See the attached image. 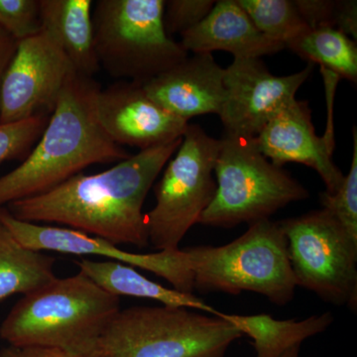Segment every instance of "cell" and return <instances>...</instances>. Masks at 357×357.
<instances>
[{"mask_svg": "<svg viewBox=\"0 0 357 357\" xmlns=\"http://www.w3.org/2000/svg\"><path fill=\"white\" fill-rule=\"evenodd\" d=\"M121 310L119 297L81 272L57 277L23 295L2 321L0 337L13 347L98 354L100 338Z\"/></svg>", "mask_w": 357, "mask_h": 357, "instance_id": "277c9868", "label": "cell"}, {"mask_svg": "<svg viewBox=\"0 0 357 357\" xmlns=\"http://www.w3.org/2000/svg\"><path fill=\"white\" fill-rule=\"evenodd\" d=\"M169 283L178 292H252L278 306L293 300L297 288L287 239L279 222L261 220L222 246L199 245L171 253Z\"/></svg>", "mask_w": 357, "mask_h": 357, "instance_id": "3957f363", "label": "cell"}, {"mask_svg": "<svg viewBox=\"0 0 357 357\" xmlns=\"http://www.w3.org/2000/svg\"><path fill=\"white\" fill-rule=\"evenodd\" d=\"M282 357H300V347H295L289 349Z\"/></svg>", "mask_w": 357, "mask_h": 357, "instance_id": "f546056e", "label": "cell"}, {"mask_svg": "<svg viewBox=\"0 0 357 357\" xmlns=\"http://www.w3.org/2000/svg\"><path fill=\"white\" fill-rule=\"evenodd\" d=\"M96 114L107 136L119 146L139 151L181 139L189 122L154 102L142 84L121 81L96 96Z\"/></svg>", "mask_w": 357, "mask_h": 357, "instance_id": "7c38bea8", "label": "cell"}, {"mask_svg": "<svg viewBox=\"0 0 357 357\" xmlns=\"http://www.w3.org/2000/svg\"><path fill=\"white\" fill-rule=\"evenodd\" d=\"M268 39L287 47L311 28L292 0H237Z\"/></svg>", "mask_w": 357, "mask_h": 357, "instance_id": "44dd1931", "label": "cell"}, {"mask_svg": "<svg viewBox=\"0 0 357 357\" xmlns=\"http://www.w3.org/2000/svg\"><path fill=\"white\" fill-rule=\"evenodd\" d=\"M75 74L74 66L46 32L18 41L0 86V123L51 115Z\"/></svg>", "mask_w": 357, "mask_h": 357, "instance_id": "30bf717a", "label": "cell"}, {"mask_svg": "<svg viewBox=\"0 0 357 357\" xmlns=\"http://www.w3.org/2000/svg\"><path fill=\"white\" fill-rule=\"evenodd\" d=\"M211 0H169L164 7V26L169 36L187 32L202 22L211 13Z\"/></svg>", "mask_w": 357, "mask_h": 357, "instance_id": "d4e9b609", "label": "cell"}, {"mask_svg": "<svg viewBox=\"0 0 357 357\" xmlns=\"http://www.w3.org/2000/svg\"><path fill=\"white\" fill-rule=\"evenodd\" d=\"M55 259L28 248L0 220V301L43 287L57 278Z\"/></svg>", "mask_w": 357, "mask_h": 357, "instance_id": "d6986e66", "label": "cell"}, {"mask_svg": "<svg viewBox=\"0 0 357 357\" xmlns=\"http://www.w3.org/2000/svg\"><path fill=\"white\" fill-rule=\"evenodd\" d=\"M335 28L345 33L347 36L351 35L356 39L357 10L356 1H338Z\"/></svg>", "mask_w": 357, "mask_h": 357, "instance_id": "83f0119b", "label": "cell"}, {"mask_svg": "<svg viewBox=\"0 0 357 357\" xmlns=\"http://www.w3.org/2000/svg\"><path fill=\"white\" fill-rule=\"evenodd\" d=\"M182 138L130 155L103 172L77 174L51 191L6 208L22 222L58 223L116 245L147 248L143 204Z\"/></svg>", "mask_w": 357, "mask_h": 357, "instance_id": "6da1fadb", "label": "cell"}, {"mask_svg": "<svg viewBox=\"0 0 357 357\" xmlns=\"http://www.w3.org/2000/svg\"><path fill=\"white\" fill-rule=\"evenodd\" d=\"M220 148V139L201 126H188L180 147L155 185L156 204L146 213L149 244L156 250H177L210 206L217 191L213 170Z\"/></svg>", "mask_w": 357, "mask_h": 357, "instance_id": "ba28073f", "label": "cell"}, {"mask_svg": "<svg viewBox=\"0 0 357 357\" xmlns=\"http://www.w3.org/2000/svg\"><path fill=\"white\" fill-rule=\"evenodd\" d=\"M50 115L38 114L24 121L0 123V164L24 160L41 137Z\"/></svg>", "mask_w": 357, "mask_h": 357, "instance_id": "603a6c76", "label": "cell"}, {"mask_svg": "<svg viewBox=\"0 0 357 357\" xmlns=\"http://www.w3.org/2000/svg\"><path fill=\"white\" fill-rule=\"evenodd\" d=\"M0 27L16 41L38 34L39 0H0Z\"/></svg>", "mask_w": 357, "mask_h": 357, "instance_id": "cb8c5ba5", "label": "cell"}, {"mask_svg": "<svg viewBox=\"0 0 357 357\" xmlns=\"http://www.w3.org/2000/svg\"><path fill=\"white\" fill-rule=\"evenodd\" d=\"M100 89L93 77L77 73L70 77L31 152L0 177V208L51 191L89 166L130 156L100 126L96 114Z\"/></svg>", "mask_w": 357, "mask_h": 357, "instance_id": "7a4b0ae2", "label": "cell"}, {"mask_svg": "<svg viewBox=\"0 0 357 357\" xmlns=\"http://www.w3.org/2000/svg\"><path fill=\"white\" fill-rule=\"evenodd\" d=\"M0 357H103L102 354H68L59 349H45L34 347H13L8 345L0 351Z\"/></svg>", "mask_w": 357, "mask_h": 357, "instance_id": "4316f807", "label": "cell"}, {"mask_svg": "<svg viewBox=\"0 0 357 357\" xmlns=\"http://www.w3.org/2000/svg\"><path fill=\"white\" fill-rule=\"evenodd\" d=\"M314 65L288 76H275L260 59H234L225 69V100L220 121L225 133L256 137L268 122L296 100Z\"/></svg>", "mask_w": 357, "mask_h": 357, "instance_id": "8fae6325", "label": "cell"}, {"mask_svg": "<svg viewBox=\"0 0 357 357\" xmlns=\"http://www.w3.org/2000/svg\"><path fill=\"white\" fill-rule=\"evenodd\" d=\"M76 264L81 273L95 282L98 287L116 297L129 296L153 300L161 303L162 306L185 307L213 316L218 312L192 294L164 287L123 263L81 259L77 260Z\"/></svg>", "mask_w": 357, "mask_h": 357, "instance_id": "ac0fdd59", "label": "cell"}, {"mask_svg": "<svg viewBox=\"0 0 357 357\" xmlns=\"http://www.w3.org/2000/svg\"><path fill=\"white\" fill-rule=\"evenodd\" d=\"M279 223L297 286L356 312L357 241L325 208Z\"/></svg>", "mask_w": 357, "mask_h": 357, "instance_id": "9c48e42d", "label": "cell"}, {"mask_svg": "<svg viewBox=\"0 0 357 357\" xmlns=\"http://www.w3.org/2000/svg\"><path fill=\"white\" fill-rule=\"evenodd\" d=\"M181 37L180 44L188 53L225 51L234 59H260L285 49L256 28L237 0L215 1L208 16Z\"/></svg>", "mask_w": 357, "mask_h": 357, "instance_id": "9a60e30c", "label": "cell"}, {"mask_svg": "<svg viewBox=\"0 0 357 357\" xmlns=\"http://www.w3.org/2000/svg\"><path fill=\"white\" fill-rule=\"evenodd\" d=\"M165 0H98L93 9L96 56L114 79L144 84L189 53L164 26Z\"/></svg>", "mask_w": 357, "mask_h": 357, "instance_id": "52a82bcc", "label": "cell"}, {"mask_svg": "<svg viewBox=\"0 0 357 357\" xmlns=\"http://www.w3.org/2000/svg\"><path fill=\"white\" fill-rule=\"evenodd\" d=\"M91 0H39L41 30L62 49L77 74L93 77L96 56Z\"/></svg>", "mask_w": 357, "mask_h": 357, "instance_id": "2e32d148", "label": "cell"}, {"mask_svg": "<svg viewBox=\"0 0 357 357\" xmlns=\"http://www.w3.org/2000/svg\"><path fill=\"white\" fill-rule=\"evenodd\" d=\"M337 2L328 0H296L295 4L303 20L311 29L330 26L335 28Z\"/></svg>", "mask_w": 357, "mask_h": 357, "instance_id": "484cf974", "label": "cell"}, {"mask_svg": "<svg viewBox=\"0 0 357 357\" xmlns=\"http://www.w3.org/2000/svg\"><path fill=\"white\" fill-rule=\"evenodd\" d=\"M255 141L262 154L276 166L297 163L314 169L325 183L326 194H335L344 181V173L333 160L335 134L317 135L306 102L296 98L282 109Z\"/></svg>", "mask_w": 357, "mask_h": 357, "instance_id": "4fadbf2b", "label": "cell"}, {"mask_svg": "<svg viewBox=\"0 0 357 357\" xmlns=\"http://www.w3.org/2000/svg\"><path fill=\"white\" fill-rule=\"evenodd\" d=\"M354 153L349 174L335 194L319 195L321 208H325L344 227L352 239L357 241V131L354 128Z\"/></svg>", "mask_w": 357, "mask_h": 357, "instance_id": "7402d4cb", "label": "cell"}, {"mask_svg": "<svg viewBox=\"0 0 357 357\" xmlns=\"http://www.w3.org/2000/svg\"><path fill=\"white\" fill-rule=\"evenodd\" d=\"M223 79L225 69L213 54H194L142 86L160 107L189 122L199 115L220 116L225 100Z\"/></svg>", "mask_w": 357, "mask_h": 357, "instance_id": "5bb4252c", "label": "cell"}, {"mask_svg": "<svg viewBox=\"0 0 357 357\" xmlns=\"http://www.w3.org/2000/svg\"><path fill=\"white\" fill-rule=\"evenodd\" d=\"M290 49L310 64L321 65V69L337 77L357 82V47L356 42L337 28L324 26L314 28L296 39Z\"/></svg>", "mask_w": 357, "mask_h": 357, "instance_id": "ffe728a7", "label": "cell"}, {"mask_svg": "<svg viewBox=\"0 0 357 357\" xmlns=\"http://www.w3.org/2000/svg\"><path fill=\"white\" fill-rule=\"evenodd\" d=\"M236 326L185 307L121 310L98 344L103 357H225L243 337Z\"/></svg>", "mask_w": 357, "mask_h": 357, "instance_id": "8992f818", "label": "cell"}, {"mask_svg": "<svg viewBox=\"0 0 357 357\" xmlns=\"http://www.w3.org/2000/svg\"><path fill=\"white\" fill-rule=\"evenodd\" d=\"M220 317L253 340L255 357H282L307 338L325 333L333 325L331 312L312 314L307 319H276L270 314H234L218 311Z\"/></svg>", "mask_w": 357, "mask_h": 357, "instance_id": "e0dca14e", "label": "cell"}, {"mask_svg": "<svg viewBox=\"0 0 357 357\" xmlns=\"http://www.w3.org/2000/svg\"><path fill=\"white\" fill-rule=\"evenodd\" d=\"M217 191L199 218L206 227L234 229L270 217L309 198L306 188L268 160L255 137L223 134L215 170Z\"/></svg>", "mask_w": 357, "mask_h": 357, "instance_id": "5b68a950", "label": "cell"}, {"mask_svg": "<svg viewBox=\"0 0 357 357\" xmlns=\"http://www.w3.org/2000/svg\"><path fill=\"white\" fill-rule=\"evenodd\" d=\"M18 41L0 27V86L7 68L13 60Z\"/></svg>", "mask_w": 357, "mask_h": 357, "instance_id": "f1b7e54d", "label": "cell"}]
</instances>
